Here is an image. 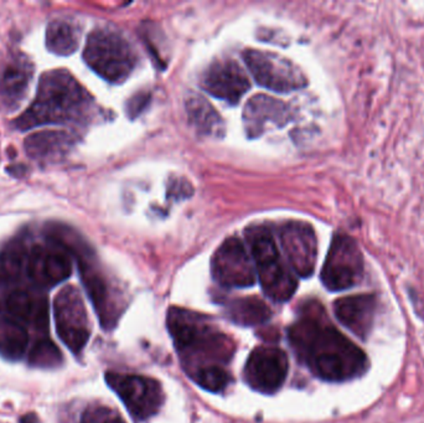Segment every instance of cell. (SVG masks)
<instances>
[{
  "label": "cell",
  "instance_id": "obj_4",
  "mask_svg": "<svg viewBox=\"0 0 424 423\" xmlns=\"http://www.w3.org/2000/svg\"><path fill=\"white\" fill-rule=\"evenodd\" d=\"M246 237L263 292L274 302H287L293 297L298 282L283 261L272 232L264 226H255L246 231Z\"/></svg>",
  "mask_w": 424,
  "mask_h": 423
},
{
  "label": "cell",
  "instance_id": "obj_11",
  "mask_svg": "<svg viewBox=\"0 0 424 423\" xmlns=\"http://www.w3.org/2000/svg\"><path fill=\"white\" fill-rule=\"evenodd\" d=\"M287 354L277 346H258L252 351L243 369V379L255 391L277 392L287 379Z\"/></svg>",
  "mask_w": 424,
  "mask_h": 423
},
{
  "label": "cell",
  "instance_id": "obj_9",
  "mask_svg": "<svg viewBox=\"0 0 424 423\" xmlns=\"http://www.w3.org/2000/svg\"><path fill=\"white\" fill-rule=\"evenodd\" d=\"M79 273L100 318L101 325L105 329H113L126 309L123 293L108 281L103 272L87 255L79 257Z\"/></svg>",
  "mask_w": 424,
  "mask_h": 423
},
{
  "label": "cell",
  "instance_id": "obj_1",
  "mask_svg": "<svg viewBox=\"0 0 424 423\" xmlns=\"http://www.w3.org/2000/svg\"><path fill=\"white\" fill-rule=\"evenodd\" d=\"M288 339L298 360L325 381L354 380L368 367L365 353L330 323L318 302L304 304Z\"/></svg>",
  "mask_w": 424,
  "mask_h": 423
},
{
  "label": "cell",
  "instance_id": "obj_12",
  "mask_svg": "<svg viewBox=\"0 0 424 423\" xmlns=\"http://www.w3.org/2000/svg\"><path fill=\"white\" fill-rule=\"evenodd\" d=\"M212 276L226 288L251 287L256 282V267L241 240L229 237L212 257Z\"/></svg>",
  "mask_w": 424,
  "mask_h": 423
},
{
  "label": "cell",
  "instance_id": "obj_25",
  "mask_svg": "<svg viewBox=\"0 0 424 423\" xmlns=\"http://www.w3.org/2000/svg\"><path fill=\"white\" fill-rule=\"evenodd\" d=\"M27 255L20 245H11L0 253V283L16 281L27 266Z\"/></svg>",
  "mask_w": 424,
  "mask_h": 423
},
{
  "label": "cell",
  "instance_id": "obj_16",
  "mask_svg": "<svg viewBox=\"0 0 424 423\" xmlns=\"http://www.w3.org/2000/svg\"><path fill=\"white\" fill-rule=\"evenodd\" d=\"M377 301L373 294L340 298L334 303V313L341 324L361 340L371 333L376 317Z\"/></svg>",
  "mask_w": 424,
  "mask_h": 423
},
{
  "label": "cell",
  "instance_id": "obj_6",
  "mask_svg": "<svg viewBox=\"0 0 424 423\" xmlns=\"http://www.w3.org/2000/svg\"><path fill=\"white\" fill-rule=\"evenodd\" d=\"M364 270V256L356 241L345 234H336L320 274L325 288L331 292L350 289L361 281Z\"/></svg>",
  "mask_w": 424,
  "mask_h": 423
},
{
  "label": "cell",
  "instance_id": "obj_26",
  "mask_svg": "<svg viewBox=\"0 0 424 423\" xmlns=\"http://www.w3.org/2000/svg\"><path fill=\"white\" fill-rule=\"evenodd\" d=\"M61 362L63 354L53 340H37L29 353V364L35 367L51 369L60 365Z\"/></svg>",
  "mask_w": 424,
  "mask_h": 423
},
{
  "label": "cell",
  "instance_id": "obj_15",
  "mask_svg": "<svg viewBox=\"0 0 424 423\" xmlns=\"http://www.w3.org/2000/svg\"><path fill=\"white\" fill-rule=\"evenodd\" d=\"M27 276L40 287H53L72 273L70 255L63 247L35 246L27 255Z\"/></svg>",
  "mask_w": 424,
  "mask_h": 423
},
{
  "label": "cell",
  "instance_id": "obj_17",
  "mask_svg": "<svg viewBox=\"0 0 424 423\" xmlns=\"http://www.w3.org/2000/svg\"><path fill=\"white\" fill-rule=\"evenodd\" d=\"M289 120L288 107L282 101L257 94L247 102L243 112L245 128L250 137H258L267 123L284 126Z\"/></svg>",
  "mask_w": 424,
  "mask_h": 423
},
{
  "label": "cell",
  "instance_id": "obj_19",
  "mask_svg": "<svg viewBox=\"0 0 424 423\" xmlns=\"http://www.w3.org/2000/svg\"><path fill=\"white\" fill-rule=\"evenodd\" d=\"M225 314L236 324L252 327L268 322L272 317V310L259 298L245 297L226 304Z\"/></svg>",
  "mask_w": 424,
  "mask_h": 423
},
{
  "label": "cell",
  "instance_id": "obj_13",
  "mask_svg": "<svg viewBox=\"0 0 424 423\" xmlns=\"http://www.w3.org/2000/svg\"><path fill=\"white\" fill-rule=\"evenodd\" d=\"M279 239L293 271L300 277H310L314 273L318 258L314 229L307 222L290 221L281 229Z\"/></svg>",
  "mask_w": 424,
  "mask_h": 423
},
{
  "label": "cell",
  "instance_id": "obj_3",
  "mask_svg": "<svg viewBox=\"0 0 424 423\" xmlns=\"http://www.w3.org/2000/svg\"><path fill=\"white\" fill-rule=\"evenodd\" d=\"M91 103L89 94L70 73L63 70L51 71L42 76L37 99L19 118L18 126L25 130L79 120L89 112Z\"/></svg>",
  "mask_w": 424,
  "mask_h": 423
},
{
  "label": "cell",
  "instance_id": "obj_28",
  "mask_svg": "<svg viewBox=\"0 0 424 423\" xmlns=\"http://www.w3.org/2000/svg\"><path fill=\"white\" fill-rule=\"evenodd\" d=\"M79 423H126V421L115 410L107 406L94 405L84 411Z\"/></svg>",
  "mask_w": 424,
  "mask_h": 423
},
{
  "label": "cell",
  "instance_id": "obj_24",
  "mask_svg": "<svg viewBox=\"0 0 424 423\" xmlns=\"http://www.w3.org/2000/svg\"><path fill=\"white\" fill-rule=\"evenodd\" d=\"M79 44V32L71 23L53 21L46 32V46L51 53L68 56L76 51Z\"/></svg>",
  "mask_w": 424,
  "mask_h": 423
},
{
  "label": "cell",
  "instance_id": "obj_29",
  "mask_svg": "<svg viewBox=\"0 0 424 423\" xmlns=\"http://www.w3.org/2000/svg\"><path fill=\"white\" fill-rule=\"evenodd\" d=\"M21 423H37V417L34 415H27L21 419Z\"/></svg>",
  "mask_w": 424,
  "mask_h": 423
},
{
  "label": "cell",
  "instance_id": "obj_20",
  "mask_svg": "<svg viewBox=\"0 0 424 423\" xmlns=\"http://www.w3.org/2000/svg\"><path fill=\"white\" fill-rule=\"evenodd\" d=\"M188 120L196 131L204 136L221 137L224 123L215 108L199 94H193L186 99Z\"/></svg>",
  "mask_w": 424,
  "mask_h": 423
},
{
  "label": "cell",
  "instance_id": "obj_18",
  "mask_svg": "<svg viewBox=\"0 0 424 423\" xmlns=\"http://www.w3.org/2000/svg\"><path fill=\"white\" fill-rule=\"evenodd\" d=\"M4 310L21 324H32L37 329H46L49 325L47 299L37 293L24 289L11 292L4 301Z\"/></svg>",
  "mask_w": 424,
  "mask_h": 423
},
{
  "label": "cell",
  "instance_id": "obj_2",
  "mask_svg": "<svg viewBox=\"0 0 424 423\" xmlns=\"http://www.w3.org/2000/svg\"><path fill=\"white\" fill-rule=\"evenodd\" d=\"M168 329L188 377L204 367L226 365L235 355V341L203 314L170 308Z\"/></svg>",
  "mask_w": 424,
  "mask_h": 423
},
{
  "label": "cell",
  "instance_id": "obj_23",
  "mask_svg": "<svg viewBox=\"0 0 424 423\" xmlns=\"http://www.w3.org/2000/svg\"><path fill=\"white\" fill-rule=\"evenodd\" d=\"M32 72L29 63L23 60H16L6 68L0 81V89L8 103H15L23 99L30 84Z\"/></svg>",
  "mask_w": 424,
  "mask_h": 423
},
{
  "label": "cell",
  "instance_id": "obj_21",
  "mask_svg": "<svg viewBox=\"0 0 424 423\" xmlns=\"http://www.w3.org/2000/svg\"><path fill=\"white\" fill-rule=\"evenodd\" d=\"M29 335L25 325L6 314L0 315V354L18 360L27 353Z\"/></svg>",
  "mask_w": 424,
  "mask_h": 423
},
{
  "label": "cell",
  "instance_id": "obj_5",
  "mask_svg": "<svg viewBox=\"0 0 424 423\" xmlns=\"http://www.w3.org/2000/svg\"><path fill=\"white\" fill-rule=\"evenodd\" d=\"M84 58L94 72L112 84L124 82L138 63L131 44L120 32L110 29L91 32L84 46Z\"/></svg>",
  "mask_w": 424,
  "mask_h": 423
},
{
  "label": "cell",
  "instance_id": "obj_8",
  "mask_svg": "<svg viewBox=\"0 0 424 423\" xmlns=\"http://www.w3.org/2000/svg\"><path fill=\"white\" fill-rule=\"evenodd\" d=\"M53 317L60 339L74 354L84 351L91 335L89 315L77 288H63L53 301Z\"/></svg>",
  "mask_w": 424,
  "mask_h": 423
},
{
  "label": "cell",
  "instance_id": "obj_7",
  "mask_svg": "<svg viewBox=\"0 0 424 423\" xmlns=\"http://www.w3.org/2000/svg\"><path fill=\"white\" fill-rule=\"evenodd\" d=\"M105 381L126 405L134 422H144L162 408L164 393L160 384L150 377L107 372Z\"/></svg>",
  "mask_w": 424,
  "mask_h": 423
},
{
  "label": "cell",
  "instance_id": "obj_27",
  "mask_svg": "<svg viewBox=\"0 0 424 423\" xmlns=\"http://www.w3.org/2000/svg\"><path fill=\"white\" fill-rule=\"evenodd\" d=\"M200 387L210 392H221L230 385V374L225 370L224 366H209L195 371L191 375Z\"/></svg>",
  "mask_w": 424,
  "mask_h": 423
},
{
  "label": "cell",
  "instance_id": "obj_10",
  "mask_svg": "<svg viewBox=\"0 0 424 423\" xmlns=\"http://www.w3.org/2000/svg\"><path fill=\"white\" fill-rule=\"evenodd\" d=\"M247 68L257 84L277 92H290L308 84L303 71L277 53L248 50L243 53Z\"/></svg>",
  "mask_w": 424,
  "mask_h": 423
},
{
  "label": "cell",
  "instance_id": "obj_14",
  "mask_svg": "<svg viewBox=\"0 0 424 423\" xmlns=\"http://www.w3.org/2000/svg\"><path fill=\"white\" fill-rule=\"evenodd\" d=\"M201 87L216 99L230 103H238L251 87L245 70L231 58H222L211 63L201 76Z\"/></svg>",
  "mask_w": 424,
  "mask_h": 423
},
{
  "label": "cell",
  "instance_id": "obj_22",
  "mask_svg": "<svg viewBox=\"0 0 424 423\" xmlns=\"http://www.w3.org/2000/svg\"><path fill=\"white\" fill-rule=\"evenodd\" d=\"M71 144V137L65 132H39L27 137L25 148L29 156L35 159L60 157Z\"/></svg>",
  "mask_w": 424,
  "mask_h": 423
}]
</instances>
